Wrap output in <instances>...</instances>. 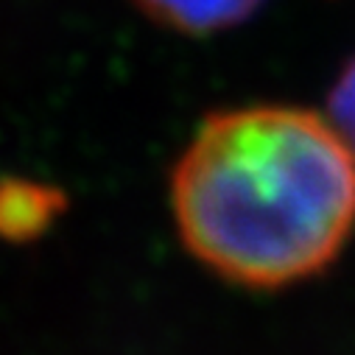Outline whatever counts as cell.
Here are the masks:
<instances>
[{"label": "cell", "mask_w": 355, "mask_h": 355, "mask_svg": "<svg viewBox=\"0 0 355 355\" xmlns=\"http://www.w3.org/2000/svg\"><path fill=\"white\" fill-rule=\"evenodd\" d=\"M185 246L252 288L305 280L355 227V154L327 118L246 107L205 121L171 182Z\"/></svg>", "instance_id": "6da1fadb"}, {"label": "cell", "mask_w": 355, "mask_h": 355, "mask_svg": "<svg viewBox=\"0 0 355 355\" xmlns=\"http://www.w3.org/2000/svg\"><path fill=\"white\" fill-rule=\"evenodd\" d=\"M157 23L182 34H210L246 20L263 0H135Z\"/></svg>", "instance_id": "7a4b0ae2"}, {"label": "cell", "mask_w": 355, "mask_h": 355, "mask_svg": "<svg viewBox=\"0 0 355 355\" xmlns=\"http://www.w3.org/2000/svg\"><path fill=\"white\" fill-rule=\"evenodd\" d=\"M53 213V193L26 182L0 185V232L31 235L48 224Z\"/></svg>", "instance_id": "3957f363"}, {"label": "cell", "mask_w": 355, "mask_h": 355, "mask_svg": "<svg viewBox=\"0 0 355 355\" xmlns=\"http://www.w3.org/2000/svg\"><path fill=\"white\" fill-rule=\"evenodd\" d=\"M333 129L355 154V59L341 70L333 93H330V118Z\"/></svg>", "instance_id": "277c9868"}]
</instances>
